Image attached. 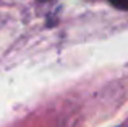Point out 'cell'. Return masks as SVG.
<instances>
[{
    "label": "cell",
    "mask_w": 128,
    "mask_h": 127,
    "mask_svg": "<svg viewBox=\"0 0 128 127\" xmlns=\"http://www.w3.org/2000/svg\"><path fill=\"white\" fill-rule=\"evenodd\" d=\"M110 3L120 10H128V0H110Z\"/></svg>",
    "instance_id": "cell-1"
}]
</instances>
